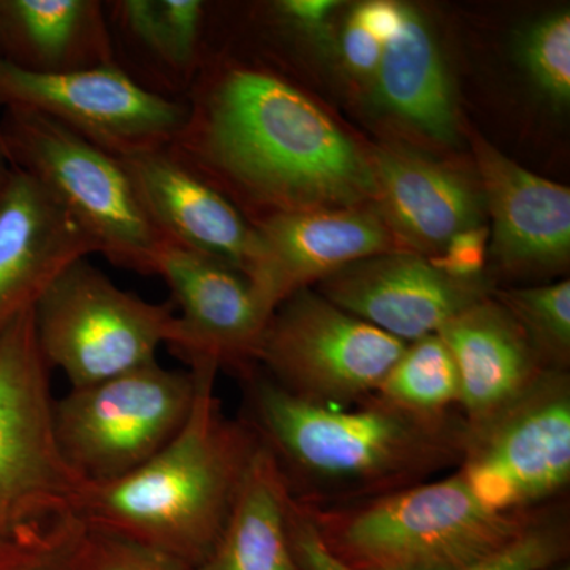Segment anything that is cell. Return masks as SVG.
Listing matches in <instances>:
<instances>
[{
	"label": "cell",
	"mask_w": 570,
	"mask_h": 570,
	"mask_svg": "<svg viewBox=\"0 0 570 570\" xmlns=\"http://www.w3.org/2000/svg\"><path fill=\"white\" fill-rule=\"evenodd\" d=\"M184 102L186 121L168 151L206 183L230 184L266 206L265 216L358 208L374 198L370 160L277 75L228 67Z\"/></svg>",
	"instance_id": "obj_1"
},
{
	"label": "cell",
	"mask_w": 570,
	"mask_h": 570,
	"mask_svg": "<svg viewBox=\"0 0 570 570\" xmlns=\"http://www.w3.org/2000/svg\"><path fill=\"white\" fill-rule=\"evenodd\" d=\"M245 382L247 425L275 456L292 498L307 508L355 504L456 469L466 449L461 414L422 419L377 395L318 406L281 389L253 365Z\"/></svg>",
	"instance_id": "obj_2"
},
{
	"label": "cell",
	"mask_w": 570,
	"mask_h": 570,
	"mask_svg": "<svg viewBox=\"0 0 570 570\" xmlns=\"http://www.w3.org/2000/svg\"><path fill=\"white\" fill-rule=\"evenodd\" d=\"M197 381L189 419L174 441L132 474L89 485L81 520L195 568L219 539L258 438L246 420L224 414L219 366H190Z\"/></svg>",
	"instance_id": "obj_3"
},
{
	"label": "cell",
	"mask_w": 570,
	"mask_h": 570,
	"mask_svg": "<svg viewBox=\"0 0 570 570\" xmlns=\"http://www.w3.org/2000/svg\"><path fill=\"white\" fill-rule=\"evenodd\" d=\"M326 550L354 570H464L515 546L549 510L498 512L456 469L340 508L296 502Z\"/></svg>",
	"instance_id": "obj_4"
},
{
	"label": "cell",
	"mask_w": 570,
	"mask_h": 570,
	"mask_svg": "<svg viewBox=\"0 0 570 570\" xmlns=\"http://www.w3.org/2000/svg\"><path fill=\"white\" fill-rule=\"evenodd\" d=\"M88 490L56 439L50 366L31 307L0 330V535L81 519Z\"/></svg>",
	"instance_id": "obj_5"
},
{
	"label": "cell",
	"mask_w": 570,
	"mask_h": 570,
	"mask_svg": "<svg viewBox=\"0 0 570 570\" xmlns=\"http://www.w3.org/2000/svg\"><path fill=\"white\" fill-rule=\"evenodd\" d=\"M0 135L13 168L32 176L75 217L112 265L153 275L163 236L118 157L39 112L9 108Z\"/></svg>",
	"instance_id": "obj_6"
},
{
	"label": "cell",
	"mask_w": 570,
	"mask_h": 570,
	"mask_svg": "<svg viewBox=\"0 0 570 570\" xmlns=\"http://www.w3.org/2000/svg\"><path fill=\"white\" fill-rule=\"evenodd\" d=\"M193 371L159 363L70 389L55 403V433L63 459L89 485L132 474L174 441L193 411Z\"/></svg>",
	"instance_id": "obj_7"
},
{
	"label": "cell",
	"mask_w": 570,
	"mask_h": 570,
	"mask_svg": "<svg viewBox=\"0 0 570 570\" xmlns=\"http://www.w3.org/2000/svg\"><path fill=\"white\" fill-rule=\"evenodd\" d=\"M45 362L86 387L156 362L174 336V305L122 291L88 258L69 266L33 306Z\"/></svg>",
	"instance_id": "obj_8"
},
{
	"label": "cell",
	"mask_w": 570,
	"mask_h": 570,
	"mask_svg": "<svg viewBox=\"0 0 570 570\" xmlns=\"http://www.w3.org/2000/svg\"><path fill=\"white\" fill-rule=\"evenodd\" d=\"M407 343L303 288L273 311L254 365L318 406H352L377 392Z\"/></svg>",
	"instance_id": "obj_9"
},
{
	"label": "cell",
	"mask_w": 570,
	"mask_h": 570,
	"mask_svg": "<svg viewBox=\"0 0 570 570\" xmlns=\"http://www.w3.org/2000/svg\"><path fill=\"white\" fill-rule=\"evenodd\" d=\"M9 108L39 112L118 159L167 149L187 116L184 97L146 88L118 63L33 73L0 59V110Z\"/></svg>",
	"instance_id": "obj_10"
},
{
	"label": "cell",
	"mask_w": 570,
	"mask_h": 570,
	"mask_svg": "<svg viewBox=\"0 0 570 570\" xmlns=\"http://www.w3.org/2000/svg\"><path fill=\"white\" fill-rule=\"evenodd\" d=\"M456 471L498 512L542 509L570 482V379L549 371L535 387L480 430L468 431Z\"/></svg>",
	"instance_id": "obj_11"
},
{
	"label": "cell",
	"mask_w": 570,
	"mask_h": 570,
	"mask_svg": "<svg viewBox=\"0 0 570 570\" xmlns=\"http://www.w3.org/2000/svg\"><path fill=\"white\" fill-rule=\"evenodd\" d=\"M254 230L245 276L269 317L288 296L337 269L397 250L384 217L360 206L269 214L254 223Z\"/></svg>",
	"instance_id": "obj_12"
},
{
	"label": "cell",
	"mask_w": 570,
	"mask_h": 570,
	"mask_svg": "<svg viewBox=\"0 0 570 570\" xmlns=\"http://www.w3.org/2000/svg\"><path fill=\"white\" fill-rule=\"evenodd\" d=\"M153 275L163 277L181 311L168 347L187 365L214 363L238 374L254 365L269 316L243 273L164 239Z\"/></svg>",
	"instance_id": "obj_13"
},
{
	"label": "cell",
	"mask_w": 570,
	"mask_h": 570,
	"mask_svg": "<svg viewBox=\"0 0 570 570\" xmlns=\"http://www.w3.org/2000/svg\"><path fill=\"white\" fill-rule=\"evenodd\" d=\"M316 291L403 343L434 335L468 307L491 296L482 277L450 276L409 250L354 262L318 281Z\"/></svg>",
	"instance_id": "obj_14"
},
{
	"label": "cell",
	"mask_w": 570,
	"mask_h": 570,
	"mask_svg": "<svg viewBox=\"0 0 570 570\" xmlns=\"http://www.w3.org/2000/svg\"><path fill=\"white\" fill-rule=\"evenodd\" d=\"M91 254H99V247L66 206L14 168L0 198V330Z\"/></svg>",
	"instance_id": "obj_15"
},
{
	"label": "cell",
	"mask_w": 570,
	"mask_h": 570,
	"mask_svg": "<svg viewBox=\"0 0 570 570\" xmlns=\"http://www.w3.org/2000/svg\"><path fill=\"white\" fill-rule=\"evenodd\" d=\"M119 160L146 216L164 239L216 258L245 275L254 254V224H247L220 190L168 149Z\"/></svg>",
	"instance_id": "obj_16"
},
{
	"label": "cell",
	"mask_w": 570,
	"mask_h": 570,
	"mask_svg": "<svg viewBox=\"0 0 570 570\" xmlns=\"http://www.w3.org/2000/svg\"><path fill=\"white\" fill-rule=\"evenodd\" d=\"M460 377V414L468 431L509 411L549 373L524 330L493 296L439 330Z\"/></svg>",
	"instance_id": "obj_17"
},
{
	"label": "cell",
	"mask_w": 570,
	"mask_h": 570,
	"mask_svg": "<svg viewBox=\"0 0 570 570\" xmlns=\"http://www.w3.org/2000/svg\"><path fill=\"white\" fill-rule=\"evenodd\" d=\"M480 179L494 227V255L510 269L568 264L570 190L520 167L474 137Z\"/></svg>",
	"instance_id": "obj_18"
},
{
	"label": "cell",
	"mask_w": 570,
	"mask_h": 570,
	"mask_svg": "<svg viewBox=\"0 0 570 570\" xmlns=\"http://www.w3.org/2000/svg\"><path fill=\"white\" fill-rule=\"evenodd\" d=\"M370 164L381 216L419 253L434 257L453 236L482 225L479 194L444 165L395 148L381 149Z\"/></svg>",
	"instance_id": "obj_19"
},
{
	"label": "cell",
	"mask_w": 570,
	"mask_h": 570,
	"mask_svg": "<svg viewBox=\"0 0 570 570\" xmlns=\"http://www.w3.org/2000/svg\"><path fill=\"white\" fill-rule=\"evenodd\" d=\"M0 59L33 73L118 63L107 7L99 0H0Z\"/></svg>",
	"instance_id": "obj_20"
},
{
	"label": "cell",
	"mask_w": 570,
	"mask_h": 570,
	"mask_svg": "<svg viewBox=\"0 0 570 570\" xmlns=\"http://www.w3.org/2000/svg\"><path fill=\"white\" fill-rule=\"evenodd\" d=\"M291 504L275 456L258 441L219 539L193 570H302L288 532Z\"/></svg>",
	"instance_id": "obj_21"
},
{
	"label": "cell",
	"mask_w": 570,
	"mask_h": 570,
	"mask_svg": "<svg viewBox=\"0 0 570 570\" xmlns=\"http://www.w3.org/2000/svg\"><path fill=\"white\" fill-rule=\"evenodd\" d=\"M376 78L382 100L397 118L434 140H455L448 70L426 22L407 7L400 32L384 45Z\"/></svg>",
	"instance_id": "obj_22"
},
{
	"label": "cell",
	"mask_w": 570,
	"mask_h": 570,
	"mask_svg": "<svg viewBox=\"0 0 570 570\" xmlns=\"http://www.w3.org/2000/svg\"><path fill=\"white\" fill-rule=\"evenodd\" d=\"M374 395L417 417L453 415L460 406V377L448 344L438 333L407 343Z\"/></svg>",
	"instance_id": "obj_23"
},
{
	"label": "cell",
	"mask_w": 570,
	"mask_h": 570,
	"mask_svg": "<svg viewBox=\"0 0 570 570\" xmlns=\"http://www.w3.org/2000/svg\"><path fill=\"white\" fill-rule=\"evenodd\" d=\"M292 550L302 570H354L337 561L321 542L313 524L292 498L288 515ZM569 550V530L564 517L547 512L515 546L498 557L464 570H551L564 562Z\"/></svg>",
	"instance_id": "obj_24"
},
{
	"label": "cell",
	"mask_w": 570,
	"mask_h": 570,
	"mask_svg": "<svg viewBox=\"0 0 570 570\" xmlns=\"http://www.w3.org/2000/svg\"><path fill=\"white\" fill-rule=\"evenodd\" d=\"M493 298L524 330L543 365L568 370L570 362V283L494 292Z\"/></svg>",
	"instance_id": "obj_25"
},
{
	"label": "cell",
	"mask_w": 570,
	"mask_h": 570,
	"mask_svg": "<svg viewBox=\"0 0 570 570\" xmlns=\"http://www.w3.org/2000/svg\"><path fill=\"white\" fill-rule=\"evenodd\" d=\"M69 570H193L174 557L111 532L82 528L69 553Z\"/></svg>",
	"instance_id": "obj_26"
},
{
	"label": "cell",
	"mask_w": 570,
	"mask_h": 570,
	"mask_svg": "<svg viewBox=\"0 0 570 570\" xmlns=\"http://www.w3.org/2000/svg\"><path fill=\"white\" fill-rule=\"evenodd\" d=\"M523 58L532 78L554 102L570 99V14H551L528 33Z\"/></svg>",
	"instance_id": "obj_27"
},
{
	"label": "cell",
	"mask_w": 570,
	"mask_h": 570,
	"mask_svg": "<svg viewBox=\"0 0 570 570\" xmlns=\"http://www.w3.org/2000/svg\"><path fill=\"white\" fill-rule=\"evenodd\" d=\"M85 528L80 517L0 535V570H69V553Z\"/></svg>",
	"instance_id": "obj_28"
},
{
	"label": "cell",
	"mask_w": 570,
	"mask_h": 570,
	"mask_svg": "<svg viewBox=\"0 0 570 570\" xmlns=\"http://www.w3.org/2000/svg\"><path fill=\"white\" fill-rule=\"evenodd\" d=\"M164 24L167 71L183 81L189 80L200 55L206 6L200 0H159Z\"/></svg>",
	"instance_id": "obj_29"
},
{
	"label": "cell",
	"mask_w": 570,
	"mask_h": 570,
	"mask_svg": "<svg viewBox=\"0 0 570 570\" xmlns=\"http://www.w3.org/2000/svg\"><path fill=\"white\" fill-rule=\"evenodd\" d=\"M489 236L490 230L485 225L460 232L431 262L450 276L463 279L482 277L480 275L489 255Z\"/></svg>",
	"instance_id": "obj_30"
},
{
	"label": "cell",
	"mask_w": 570,
	"mask_h": 570,
	"mask_svg": "<svg viewBox=\"0 0 570 570\" xmlns=\"http://www.w3.org/2000/svg\"><path fill=\"white\" fill-rule=\"evenodd\" d=\"M341 48H343L344 59L351 70L365 75V77H373L377 73L384 45L374 39L365 29L360 28L352 18L344 29Z\"/></svg>",
	"instance_id": "obj_31"
},
{
	"label": "cell",
	"mask_w": 570,
	"mask_h": 570,
	"mask_svg": "<svg viewBox=\"0 0 570 570\" xmlns=\"http://www.w3.org/2000/svg\"><path fill=\"white\" fill-rule=\"evenodd\" d=\"M404 9L406 7L397 6V3L376 0V2L360 6L352 14V20L371 33L374 39L385 45L400 32L404 20Z\"/></svg>",
	"instance_id": "obj_32"
},
{
	"label": "cell",
	"mask_w": 570,
	"mask_h": 570,
	"mask_svg": "<svg viewBox=\"0 0 570 570\" xmlns=\"http://www.w3.org/2000/svg\"><path fill=\"white\" fill-rule=\"evenodd\" d=\"M340 3L335 0H283L275 9L279 20L303 31H318Z\"/></svg>",
	"instance_id": "obj_33"
},
{
	"label": "cell",
	"mask_w": 570,
	"mask_h": 570,
	"mask_svg": "<svg viewBox=\"0 0 570 570\" xmlns=\"http://www.w3.org/2000/svg\"><path fill=\"white\" fill-rule=\"evenodd\" d=\"M13 171V165L10 163L9 154H7L6 145H3L2 135H0V198H2L7 187H9Z\"/></svg>",
	"instance_id": "obj_34"
},
{
	"label": "cell",
	"mask_w": 570,
	"mask_h": 570,
	"mask_svg": "<svg viewBox=\"0 0 570 570\" xmlns=\"http://www.w3.org/2000/svg\"><path fill=\"white\" fill-rule=\"evenodd\" d=\"M553 570H570L569 564H564V562H561V564H558L557 568H553Z\"/></svg>",
	"instance_id": "obj_35"
}]
</instances>
